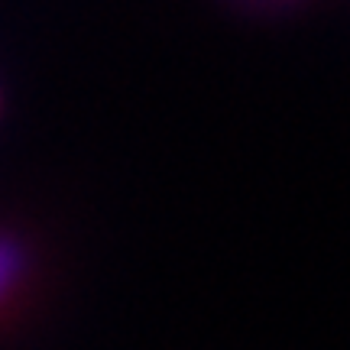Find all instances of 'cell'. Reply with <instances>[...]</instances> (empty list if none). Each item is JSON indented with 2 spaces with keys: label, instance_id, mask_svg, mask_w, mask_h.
<instances>
[{
  "label": "cell",
  "instance_id": "6da1fadb",
  "mask_svg": "<svg viewBox=\"0 0 350 350\" xmlns=\"http://www.w3.org/2000/svg\"><path fill=\"white\" fill-rule=\"evenodd\" d=\"M20 269H23V247L10 237H0V301L7 295V288L16 282Z\"/></svg>",
  "mask_w": 350,
  "mask_h": 350
}]
</instances>
